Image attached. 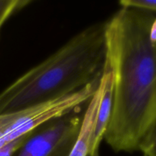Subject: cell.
Returning <instances> with one entry per match:
<instances>
[{
  "label": "cell",
  "mask_w": 156,
  "mask_h": 156,
  "mask_svg": "<svg viewBox=\"0 0 156 156\" xmlns=\"http://www.w3.org/2000/svg\"><path fill=\"white\" fill-rule=\"evenodd\" d=\"M155 12L121 7L105 21L106 66L113 76L107 144L116 152L140 151L156 123V41L149 31Z\"/></svg>",
  "instance_id": "6da1fadb"
},
{
  "label": "cell",
  "mask_w": 156,
  "mask_h": 156,
  "mask_svg": "<svg viewBox=\"0 0 156 156\" xmlns=\"http://www.w3.org/2000/svg\"><path fill=\"white\" fill-rule=\"evenodd\" d=\"M105 21L89 25L0 92V115L68 95L101 79L106 62Z\"/></svg>",
  "instance_id": "7a4b0ae2"
},
{
  "label": "cell",
  "mask_w": 156,
  "mask_h": 156,
  "mask_svg": "<svg viewBox=\"0 0 156 156\" xmlns=\"http://www.w3.org/2000/svg\"><path fill=\"white\" fill-rule=\"evenodd\" d=\"M82 120L69 114L35 129L12 156H68L80 130Z\"/></svg>",
  "instance_id": "3957f363"
},
{
  "label": "cell",
  "mask_w": 156,
  "mask_h": 156,
  "mask_svg": "<svg viewBox=\"0 0 156 156\" xmlns=\"http://www.w3.org/2000/svg\"><path fill=\"white\" fill-rule=\"evenodd\" d=\"M105 84V72H103L97 91L88 101V107L82 120L77 140L68 156H93L91 152V136L95 124L98 111L103 95Z\"/></svg>",
  "instance_id": "277c9868"
},
{
  "label": "cell",
  "mask_w": 156,
  "mask_h": 156,
  "mask_svg": "<svg viewBox=\"0 0 156 156\" xmlns=\"http://www.w3.org/2000/svg\"><path fill=\"white\" fill-rule=\"evenodd\" d=\"M104 72L105 74V88L91 140V152L93 156H99V148L105 139L112 111L113 76L106 63Z\"/></svg>",
  "instance_id": "5b68a950"
},
{
  "label": "cell",
  "mask_w": 156,
  "mask_h": 156,
  "mask_svg": "<svg viewBox=\"0 0 156 156\" xmlns=\"http://www.w3.org/2000/svg\"><path fill=\"white\" fill-rule=\"evenodd\" d=\"M30 2V0H0V31L5 23L12 15Z\"/></svg>",
  "instance_id": "8992f818"
},
{
  "label": "cell",
  "mask_w": 156,
  "mask_h": 156,
  "mask_svg": "<svg viewBox=\"0 0 156 156\" xmlns=\"http://www.w3.org/2000/svg\"><path fill=\"white\" fill-rule=\"evenodd\" d=\"M140 151L146 156H156V123L142 143Z\"/></svg>",
  "instance_id": "52a82bcc"
},
{
  "label": "cell",
  "mask_w": 156,
  "mask_h": 156,
  "mask_svg": "<svg viewBox=\"0 0 156 156\" xmlns=\"http://www.w3.org/2000/svg\"><path fill=\"white\" fill-rule=\"evenodd\" d=\"M121 7H132L156 13V0H122L119 2Z\"/></svg>",
  "instance_id": "ba28073f"
},
{
  "label": "cell",
  "mask_w": 156,
  "mask_h": 156,
  "mask_svg": "<svg viewBox=\"0 0 156 156\" xmlns=\"http://www.w3.org/2000/svg\"><path fill=\"white\" fill-rule=\"evenodd\" d=\"M15 116L13 113L0 115V128H8L13 122Z\"/></svg>",
  "instance_id": "9c48e42d"
}]
</instances>
